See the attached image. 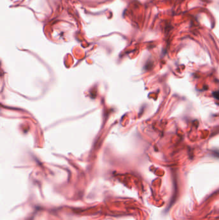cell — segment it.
Returning a JSON list of instances; mask_svg holds the SVG:
<instances>
[{
  "label": "cell",
  "mask_w": 219,
  "mask_h": 220,
  "mask_svg": "<svg viewBox=\"0 0 219 220\" xmlns=\"http://www.w3.org/2000/svg\"><path fill=\"white\" fill-rule=\"evenodd\" d=\"M213 96L217 99V100H219V92H215L213 93Z\"/></svg>",
  "instance_id": "6da1fadb"
}]
</instances>
